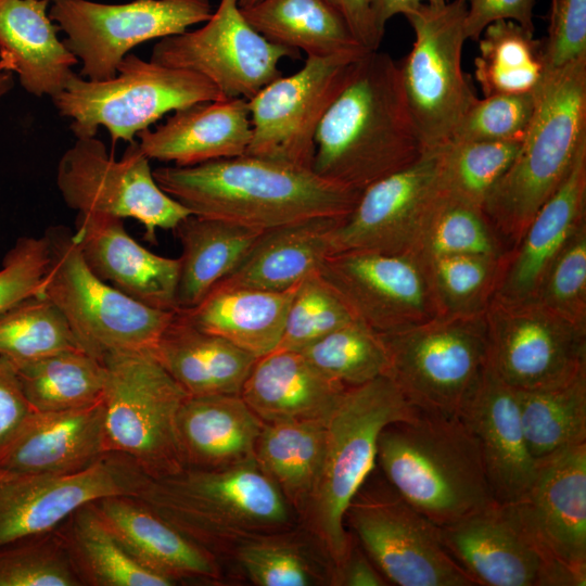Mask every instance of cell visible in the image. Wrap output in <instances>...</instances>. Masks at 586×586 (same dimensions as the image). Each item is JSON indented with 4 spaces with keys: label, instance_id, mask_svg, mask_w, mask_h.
<instances>
[{
    "label": "cell",
    "instance_id": "6da1fadb",
    "mask_svg": "<svg viewBox=\"0 0 586 586\" xmlns=\"http://www.w3.org/2000/svg\"><path fill=\"white\" fill-rule=\"evenodd\" d=\"M160 188L192 215L257 230L316 217H346L360 191L305 168L243 154L153 170Z\"/></svg>",
    "mask_w": 586,
    "mask_h": 586
},
{
    "label": "cell",
    "instance_id": "7a4b0ae2",
    "mask_svg": "<svg viewBox=\"0 0 586 586\" xmlns=\"http://www.w3.org/2000/svg\"><path fill=\"white\" fill-rule=\"evenodd\" d=\"M425 152L397 63L385 52L368 51L319 124L313 170L361 192Z\"/></svg>",
    "mask_w": 586,
    "mask_h": 586
},
{
    "label": "cell",
    "instance_id": "3957f363",
    "mask_svg": "<svg viewBox=\"0 0 586 586\" xmlns=\"http://www.w3.org/2000/svg\"><path fill=\"white\" fill-rule=\"evenodd\" d=\"M377 462L386 482L437 526L497 504L477 441L460 417L417 411L387 424Z\"/></svg>",
    "mask_w": 586,
    "mask_h": 586
},
{
    "label": "cell",
    "instance_id": "277c9868",
    "mask_svg": "<svg viewBox=\"0 0 586 586\" xmlns=\"http://www.w3.org/2000/svg\"><path fill=\"white\" fill-rule=\"evenodd\" d=\"M133 497L216 557L293 527L292 508L255 458L225 469L146 475Z\"/></svg>",
    "mask_w": 586,
    "mask_h": 586
},
{
    "label": "cell",
    "instance_id": "5b68a950",
    "mask_svg": "<svg viewBox=\"0 0 586 586\" xmlns=\"http://www.w3.org/2000/svg\"><path fill=\"white\" fill-rule=\"evenodd\" d=\"M510 167L483 211L507 250L569 175L586 144V58L546 75Z\"/></svg>",
    "mask_w": 586,
    "mask_h": 586
},
{
    "label": "cell",
    "instance_id": "8992f818",
    "mask_svg": "<svg viewBox=\"0 0 586 586\" xmlns=\"http://www.w3.org/2000/svg\"><path fill=\"white\" fill-rule=\"evenodd\" d=\"M418 410L385 375L346 387L326 425V446L313 495L303 517L335 569L345 559L352 536L346 510L371 475L382 430Z\"/></svg>",
    "mask_w": 586,
    "mask_h": 586
},
{
    "label": "cell",
    "instance_id": "52a82bcc",
    "mask_svg": "<svg viewBox=\"0 0 586 586\" xmlns=\"http://www.w3.org/2000/svg\"><path fill=\"white\" fill-rule=\"evenodd\" d=\"M388 358L386 375L416 410L461 417L488 366L484 314L436 316L379 333Z\"/></svg>",
    "mask_w": 586,
    "mask_h": 586
},
{
    "label": "cell",
    "instance_id": "ba28073f",
    "mask_svg": "<svg viewBox=\"0 0 586 586\" xmlns=\"http://www.w3.org/2000/svg\"><path fill=\"white\" fill-rule=\"evenodd\" d=\"M221 99L220 90L195 72L127 53L114 77L89 80L74 73L52 102L60 115L71 118L76 138L94 137L104 127L115 144L135 141L168 112Z\"/></svg>",
    "mask_w": 586,
    "mask_h": 586
},
{
    "label": "cell",
    "instance_id": "9c48e42d",
    "mask_svg": "<svg viewBox=\"0 0 586 586\" xmlns=\"http://www.w3.org/2000/svg\"><path fill=\"white\" fill-rule=\"evenodd\" d=\"M49 264L40 294L63 314L80 347L102 360L111 352L151 351L176 311L144 305L98 278L64 226L44 234Z\"/></svg>",
    "mask_w": 586,
    "mask_h": 586
},
{
    "label": "cell",
    "instance_id": "30bf717a",
    "mask_svg": "<svg viewBox=\"0 0 586 586\" xmlns=\"http://www.w3.org/2000/svg\"><path fill=\"white\" fill-rule=\"evenodd\" d=\"M102 361L106 450L126 455L151 477L183 469L176 418L187 392L151 351L111 352Z\"/></svg>",
    "mask_w": 586,
    "mask_h": 586
},
{
    "label": "cell",
    "instance_id": "8fae6325",
    "mask_svg": "<svg viewBox=\"0 0 586 586\" xmlns=\"http://www.w3.org/2000/svg\"><path fill=\"white\" fill-rule=\"evenodd\" d=\"M464 0L420 4L405 17L415 41L398 65L405 100L426 151L448 143L477 98L462 69Z\"/></svg>",
    "mask_w": 586,
    "mask_h": 586
},
{
    "label": "cell",
    "instance_id": "7c38bea8",
    "mask_svg": "<svg viewBox=\"0 0 586 586\" xmlns=\"http://www.w3.org/2000/svg\"><path fill=\"white\" fill-rule=\"evenodd\" d=\"M56 186L69 208L136 219L144 228V239L153 244L158 229L174 230L191 215L160 188L138 141L128 143L116 160L95 136L76 138L60 158Z\"/></svg>",
    "mask_w": 586,
    "mask_h": 586
},
{
    "label": "cell",
    "instance_id": "4fadbf2b",
    "mask_svg": "<svg viewBox=\"0 0 586 586\" xmlns=\"http://www.w3.org/2000/svg\"><path fill=\"white\" fill-rule=\"evenodd\" d=\"M345 521L388 584L476 586L446 549L440 526L387 482L374 489L361 486L346 510Z\"/></svg>",
    "mask_w": 586,
    "mask_h": 586
},
{
    "label": "cell",
    "instance_id": "5bb4252c",
    "mask_svg": "<svg viewBox=\"0 0 586 586\" xmlns=\"http://www.w3.org/2000/svg\"><path fill=\"white\" fill-rule=\"evenodd\" d=\"M212 13L209 0H50L49 5L50 18L66 35L65 46L82 64L80 76L89 80L114 77L136 46L182 34Z\"/></svg>",
    "mask_w": 586,
    "mask_h": 586
},
{
    "label": "cell",
    "instance_id": "9a60e30c",
    "mask_svg": "<svg viewBox=\"0 0 586 586\" xmlns=\"http://www.w3.org/2000/svg\"><path fill=\"white\" fill-rule=\"evenodd\" d=\"M368 51L307 56L300 71L262 88L247 100L252 137L245 154L313 169L319 124Z\"/></svg>",
    "mask_w": 586,
    "mask_h": 586
},
{
    "label": "cell",
    "instance_id": "2e32d148",
    "mask_svg": "<svg viewBox=\"0 0 586 586\" xmlns=\"http://www.w3.org/2000/svg\"><path fill=\"white\" fill-rule=\"evenodd\" d=\"M484 317L489 365L509 386L547 388L586 372V326L535 300L493 297Z\"/></svg>",
    "mask_w": 586,
    "mask_h": 586
},
{
    "label": "cell",
    "instance_id": "e0dca14e",
    "mask_svg": "<svg viewBox=\"0 0 586 586\" xmlns=\"http://www.w3.org/2000/svg\"><path fill=\"white\" fill-rule=\"evenodd\" d=\"M300 51L267 40L246 21L238 0H220L204 26L160 39L150 61L195 72L212 81L225 98L252 99L282 76V59Z\"/></svg>",
    "mask_w": 586,
    "mask_h": 586
},
{
    "label": "cell",
    "instance_id": "ac0fdd59",
    "mask_svg": "<svg viewBox=\"0 0 586 586\" xmlns=\"http://www.w3.org/2000/svg\"><path fill=\"white\" fill-rule=\"evenodd\" d=\"M145 477L135 461L115 451L67 474L0 470V547L55 530L88 502L111 496H136Z\"/></svg>",
    "mask_w": 586,
    "mask_h": 586
},
{
    "label": "cell",
    "instance_id": "d6986e66",
    "mask_svg": "<svg viewBox=\"0 0 586 586\" xmlns=\"http://www.w3.org/2000/svg\"><path fill=\"white\" fill-rule=\"evenodd\" d=\"M318 273L353 318L377 333L440 316L425 263L415 255L341 251L328 256Z\"/></svg>",
    "mask_w": 586,
    "mask_h": 586
},
{
    "label": "cell",
    "instance_id": "ffe728a7",
    "mask_svg": "<svg viewBox=\"0 0 586 586\" xmlns=\"http://www.w3.org/2000/svg\"><path fill=\"white\" fill-rule=\"evenodd\" d=\"M438 149L361 191L333 234L334 253L415 255L443 194Z\"/></svg>",
    "mask_w": 586,
    "mask_h": 586
},
{
    "label": "cell",
    "instance_id": "44dd1931",
    "mask_svg": "<svg viewBox=\"0 0 586 586\" xmlns=\"http://www.w3.org/2000/svg\"><path fill=\"white\" fill-rule=\"evenodd\" d=\"M440 531L448 552L476 585H586L543 551L509 505L495 504Z\"/></svg>",
    "mask_w": 586,
    "mask_h": 586
},
{
    "label": "cell",
    "instance_id": "7402d4cb",
    "mask_svg": "<svg viewBox=\"0 0 586 586\" xmlns=\"http://www.w3.org/2000/svg\"><path fill=\"white\" fill-rule=\"evenodd\" d=\"M536 462L528 491L508 505L551 560L586 579V444Z\"/></svg>",
    "mask_w": 586,
    "mask_h": 586
},
{
    "label": "cell",
    "instance_id": "603a6c76",
    "mask_svg": "<svg viewBox=\"0 0 586 586\" xmlns=\"http://www.w3.org/2000/svg\"><path fill=\"white\" fill-rule=\"evenodd\" d=\"M73 238L98 278L150 307L178 309L179 258L146 250L128 234L122 218L78 213Z\"/></svg>",
    "mask_w": 586,
    "mask_h": 586
},
{
    "label": "cell",
    "instance_id": "cb8c5ba5",
    "mask_svg": "<svg viewBox=\"0 0 586 586\" xmlns=\"http://www.w3.org/2000/svg\"><path fill=\"white\" fill-rule=\"evenodd\" d=\"M460 418L477 441L496 502L520 500L534 481L537 462L524 437L517 390L496 374L489 361Z\"/></svg>",
    "mask_w": 586,
    "mask_h": 586
},
{
    "label": "cell",
    "instance_id": "d4e9b609",
    "mask_svg": "<svg viewBox=\"0 0 586 586\" xmlns=\"http://www.w3.org/2000/svg\"><path fill=\"white\" fill-rule=\"evenodd\" d=\"M103 422V398L69 410H33L0 450V470L28 474L81 471L109 453Z\"/></svg>",
    "mask_w": 586,
    "mask_h": 586
},
{
    "label": "cell",
    "instance_id": "484cf974",
    "mask_svg": "<svg viewBox=\"0 0 586 586\" xmlns=\"http://www.w3.org/2000/svg\"><path fill=\"white\" fill-rule=\"evenodd\" d=\"M585 221L586 144L564 181L535 214L519 242L502 256L493 297L511 302L534 300L550 265Z\"/></svg>",
    "mask_w": 586,
    "mask_h": 586
},
{
    "label": "cell",
    "instance_id": "4316f807",
    "mask_svg": "<svg viewBox=\"0 0 586 586\" xmlns=\"http://www.w3.org/2000/svg\"><path fill=\"white\" fill-rule=\"evenodd\" d=\"M150 160L171 162L175 166L240 156L246 153L252 125L249 102L225 98L179 109L154 129L136 136Z\"/></svg>",
    "mask_w": 586,
    "mask_h": 586
},
{
    "label": "cell",
    "instance_id": "83f0119b",
    "mask_svg": "<svg viewBox=\"0 0 586 586\" xmlns=\"http://www.w3.org/2000/svg\"><path fill=\"white\" fill-rule=\"evenodd\" d=\"M105 524L144 568L175 585L182 579L217 582V557L189 538L142 500L111 496L94 501Z\"/></svg>",
    "mask_w": 586,
    "mask_h": 586
},
{
    "label": "cell",
    "instance_id": "f1b7e54d",
    "mask_svg": "<svg viewBox=\"0 0 586 586\" xmlns=\"http://www.w3.org/2000/svg\"><path fill=\"white\" fill-rule=\"evenodd\" d=\"M346 387L297 351L275 349L256 358L240 396L264 422H327Z\"/></svg>",
    "mask_w": 586,
    "mask_h": 586
},
{
    "label": "cell",
    "instance_id": "f546056e",
    "mask_svg": "<svg viewBox=\"0 0 586 586\" xmlns=\"http://www.w3.org/2000/svg\"><path fill=\"white\" fill-rule=\"evenodd\" d=\"M50 0H0V65L36 97L59 94L79 63L58 36Z\"/></svg>",
    "mask_w": 586,
    "mask_h": 586
},
{
    "label": "cell",
    "instance_id": "4dcf8cb0",
    "mask_svg": "<svg viewBox=\"0 0 586 586\" xmlns=\"http://www.w3.org/2000/svg\"><path fill=\"white\" fill-rule=\"evenodd\" d=\"M263 424L240 395L187 396L176 418L183 468L216 470L254 459Z\"/></svg>",
    "mask_w": 586,
    "mask_h": 586
},
{
    "label": "cell",
    "instance_id": "1f68e13d",
    "mask_svg": "<svg viewBox=\"0 0 586 586\" xmlns=\"http://www.w3.org/2000/svg\"><path fill=\"white\" fill-rule=\"evenodd\" d=\"M189 396L240 395L256 357L193 326L179 311L151 349Z\"/></svg>",
    "mask_w": 586,
    "mask_h": 586
},
{
    "label": "cell",
    "instance_id": "d6a6232c",
    "mask_svg": "<svg viewBox=\"0 0 586 586\" xmlns=\"http://www.w3.org/2000/svg\"><path fill=\"white\" fill-rule=\"evenodd\" d=\"M344 218L316 217L263 231L238 267L219 283L269 291L297 285L334 253L333 234Z\"/></svg>",
    "mask_w": 586,
    "mask_h": 586
},
{
    "label": "cell",
    "instance_id": "836d02e7",
    "mask_svg": "<svg viewBox=\"0 0 586 586\" xmlns=\"http://www.w3.org/2000/svg\"><path fill=\"white\" fill-rule=\"evenodd\" d=\"M297 285L269 291L218 283L198 305L178 310L196 328L258 358L278 347Z\"/></svg>",
    "mask_w": 586,
    "mask_h": 586
},
{
    "label": "cell",
    "instance_id": "e575fe53",
    "mask_svg": "<svg viewBox=\"0 0 586 586\" xmlns=\"http://www.w3.org/2000/svg\"><path fill=\"white\" fill-rule=\"evenodd\" d=\"M174 230L182 247L176 292L178 309L198 305L238 267L263 232L192 214Z\"/></svg>",
    "mask_w": 586,
    "mask_h": 586
},
{
    "label": "cell",
    "instance_id": "d590c367",
    "mask_svg": "<svg viewBox=\"0 0 586 586\" xmlns=\"http://www.w3.org/2000/svg\"><path fill=\"white\" fill-rule=\"evenodd\" d=\"M82 586H171L140 564L112 533L94 501L56 527Z\"/></svg>",
    "mask_w": 586,
    "mask_h": 586
},
{
    "label": "cell",
    "instance_id": "8d00e7d4",
    "mask_svg": "<svg viewBox=\"0 0 586 586\" xmlns=\"http://www.w3.org/2000/svg\"><path fill=\"white\" fill-rule=\"evenodd\" d=\"M241 12L267 40L307 56L365 49L327 0H260Z\"/></svg>",
    "mask_w": 586,
    "mask_h": 586
},
{
    "label": "cell",
    "instance_id": "74e56055",
    "mask_svg": "<svg viewBox=\"0 0 586 586\" xmlns=\"http://www.w3.org/2000/svg\"><path fill=\"white\" fill-rule=\"evenodd\" d=\"M323 421L264 423L255 448L259 467L276 483L288 504L304 514L324 455Z\"/></svg>",
    "mask_w": 586,
    "mask_h": 586
},
{
    "label": "cell",
    "instance_id": "f35d334b",
    "mask_svg": "<svg viewBox=\"0 0 586 586\" xmlns=\"http://www.w3.org/2000/svg\"><path fill=\"white\" fill-rule=\"evenodd\" d=\"M474 76L484 97L535 93L545 77L542 40L513 21L487 25L479 39Z\"/></svg>",
    "mask_w": 586,
    "mask_h": 586
},
{
    "label": "cell",
    "instance_id": "ab89813d",
    "mask_svg": "<svg viewBox=\"0 0 586 586\" xmlns=\"http://www.w3.org/2000/svg\"><path fill=\"white\" fill-rule=\"evenodd\" d=\"M517 394L526 445L536 461L586 444V372L561 385Z\"/></svg>",
    "mask_w": 586,
    "mask_h": 586
},
{
    "label": "cell",
    "instance_id": "60d3db41",
    "mask_svg": "<svg viewBox=\"0 0 586 586\" xmlns=\"http://www.w3.org/2000/svg\"><path fill=\"white\" fill-rule=\"evenodd\" d=\"M16 368L22 390L34 410L61 411L102 398L103 361L81 348L60 352Z\"/></svg>",
    "mask_w": 586,
    "mask_h": 586
},
{
    "label": "cell",
    "instance_id": "b9f144b4",
    "mask_svg": "<svg viewBox=\"0 0 586 586\" xmlns=\"http://www.w3.org/2000/svg\"><path fill=\"white\" fill-rule=\"evenodd\" d=\"M233 553L246 576L257 586L333 585V562L315 557L288 531L244 540Z\"/></svg>",
    "mask_w": 586,
    "mask_h": 586
},
{
    "label": "cell",
    "instance_id": "7bdbcfd3",
    "mask_svg": "<svg viewBox=\"0 0 586 586\" xmlns=\"http://www.w3.org/2000/svg\"><path fill=\"white\" fill-rule=\"evenodd\" d=\"M78 348L63 314L41 294L24 298L0 314V356L15 367Z\"/></svg>",
    "mask_w": 586,
    "mask_h": 586
},
{
    "label": "cell",
    "instance_id": "ee69618b",
    "mask_svg": "<svg viewBox=\"0 0 586 586\" xmlns=\"http://www.w3.org/2000/svg\"><path fill=\"white\" fill-rule=\"evenodd\" d=\"M507 251L482 208L443 191L415 256L423 262L450 255L501 257Z\"/></svg>",
    "mask_w": 586,
    "mask_h": 586
},
{
    "label": "cell",
    "instance_id": "f6af8a7d",
    "mask_svg": "<svg viewBox=\"0 0 586 586\" xmlns=\"http://www.w3.org/2000/svg\"><path fill=\"white\" fill-rule=\"evenodd\" d=\"M520 143L521 140L449 141L438 148L443 190L483 209Z\"/></svg>",
    "mask_w": 586,
    "mask_h": 586
},
{
    "label": "cell",
    "instance_id": "bcb514c9",
    "mask_svg": "<svg viewBox=\"0 0 586 586\" xmlns=\"http://www.w3.org/2000/svg\"><path fill=\"white\" fill-rule=\"evenodd\" d=\"M321 373L344 385L358 386L386 375L388 358L379 335L353 320L300 351Z\"/></svg>",
    "mask_w": 586,
    "mask_h": 586
},
{
    "label": "cell",
    "instance_id": "7dc6e473",
    "mask_svg": "<svg viewBox=\"0 0 586 586\" xmlns=\"http://www.w3.org/2000/svg\"><path fill=\"white\" fill-rule=\"evenodd\" d=\"M502 256L450 255L424 262L440 315L484 314L496 290Z\"/></svg>",
    "mask_w": 586,
    "mask_h": 586
},
{
    "label": "cell",
    "instance_id": "c3c4849f",
    "mask_svg": "<svg viewBox=\"0 0 586 586\" xmlns=\"http://www.w3.org/2000/svg\"><path fill=\"white\" fill-rule=\"evenodd\" d=\"M0 586H82L56 528L0 547Z\"/></svg>",
    "mask_w": 586,
    "mask_h": 586
},
{
    "label": "cell",
    "instance_id": "681fc988",
    "mask_svg": "<svg viewBox=\"0 0 586 586\" xmlns=\"http://www.w3.org/2000/svg\"><path fill=\"white\" fill-rule=\"evenodd\" d=\"M353 320L337 294L318 271L314 272L301 281L295 290L277 348L300 352Z\"/></svg>",
    "mask_w": 586,
    "mask_h": 586
},
{
    "label": "cell",
    "instance_id": "f907efd6",
    "mask_svg": "<svg viewBox=\"0 0 586 586\" xmlns=\"http://www.w3.org/2000/svg\"><path fill=\"white\" fill-rule=\"evenodd\" d=\"M534 300L586 326V221L577 227L552 262Z\"/></svg>",
    "mask_w": 586,
    "mask_h": 586
},
{
    "label": "cell",
    "instance_id": "816d5d0a",
    "mask_svg": "<svg viewBox=\"0 0 586 586\" xmlns=\"http://www.w3.org/2000/svg\"><path fill=\"white\" fill-rule=\"evenodd\" d=\"M536 93H499L477 99L450 141L522 140L535 112Z\"/></svg>",
    "mask_w": 586,
    "mask_h": 586
},
{
    "label": "cell",
    "instance_id": "f5cc1de1",
    "mask_svg": "<svg viewBox=\"0 0 586 586\" xmlns=\"http://www.w3.org/2000/svg\"><path fill=\"white\" fill-rule=\"evenodd\" d=\"M49 264L44 235L21 237L7 252L0 268V314L16 303L40 294Z\"/></svg>",
    "mask_w": 586,
    "mask_h": 586
},
{
    "label": "cell",
    "instance_id": "db71d44e",
    "mask_svg": "<svg viewBox=\"0 0 586 586\" xmlns=\"http://www.w3.org/2000/svg\"><path fill=\"white\" fill-rule=\"evenodd\" d=\"M542 46L546 75L586 58V0H552Z\"/></svg>",
    "mask_w": 586,
    "mask_h": 586
},
{
    "label": "cell",
    "instance_id": "11a10c76",
    "mask_svg": "<svg viewBox=\"0 0 586 586\" xmlns=\"http://www.w3.org/2000/svg\"><path fill=\"white\" fill-rule=\"evenodd\" d=\"M467 13L464 35L477 40L484 28L493 22L508 20L534 31L533 10L536 0H464Z\"/></svg>",
    "mask_w": 586,
    "mask_h": 586
},
{
    "label": "cell",
    "instance_id": "9f6ffc18",
    "mask_svg": "<svg viewBox=\"0 0 586 586\" xmlns=\"http://www.w3.org/2000/svg\"><path fill=\"white\" fill-rule=\"evenodd\" d=\"M33 410L15 366L0 356V450Z\"/></svg>",
    "mask_w": 586,
    "mask_h": 586
},
{
    "label": "cell",
    "instance_id": "6f0895ef",
    "mask_svg": "<svg viewBox=\"0 0 586 586\" xmlns=\"http://www.w3.org/2000/svg\"><path fill=\"white\" fill-rule=\"evenodd\" d=\"M343 17L357 42L379 50L383 35L375 27L369 0H327Z\"/></svg>",
    "mask_w": 586,
    "mask_h": 586
},
{
    "label": "cell",
    "instance_id": "680465c9",
    "mask_svg": "<svg viewBox=\"0 0 586 586\" xmlns=\"http://www.w3.org/2000/svg\"><path fill=\"white\" fill-rule=\"evenodd\" d=\"M333 585L384 586L388 583L352 537L345 559L335 569Z\"/></svg>",
    "mask_w": 586,
    "mask_h": 586
},
{
    "label": "cell",
    "instance_id": "91938a15",
    "mask_svg": "<svg viewBox=\"0 0 586 586\" xmlns=\"http://www.w3.org/2000/svg\"><path fill=\"white\" fill-rule=\"evenodd\" d=\"M448 1L449 0H369V4L375 27L384 35L385 25L393 16L397 14H403L405 16L420 4L438 7Z\"/></svg>",
    "mask_w": 586,
    "mask_h": 586
},
{
    "label": "cell",
    "instance_id": "94428289",
    "mask_svg": "<svg viewBox=\"0 0 586 586\" xmlns=\"http://www.w3.org/2000/svg\"><path fill=\"white\" fill-rule=\"evenodd\" d=\"M14 74L4 69L0 65V100L4 97L14 86Z\"/></svg>",
    "mask_w": 586,
    "mask_h": 586
},
{
    "label": "cell",
    "instance_id": "6125c7cd",
    "mask_svg": "<svg viewBox=\"0 0 586 586\" xmlns=\"http://www.w3.org/2000/svg\"><path fill=\"white\" fill-rule=\"evenodd\" d=\"M260 0H238V4L240 8H246L250 7Z\"/></svg>",
    "mask_w": 586,
    "mask_h": 586
}]
</instances>
